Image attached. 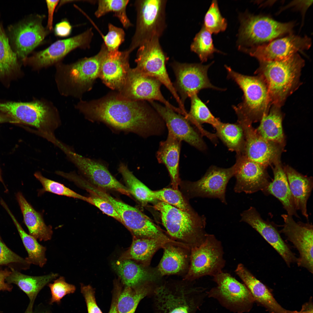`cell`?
<instances>
[{
  "label": "cell",
  "instance_id": "cell-1",
  "mask_svg": "<svg viewBox=\"0 0 313 313\" xmlns=\"http://www.w3.org/2000/svg\"><path fill=\"white\" fill-rule=\"evenodd\" d=\"M76 107L91 121L144 137L160 134L163 126V121L150 104L128 99L119 93L90 101H81Z\"/></svg>",
  "mask_w": 313,
  "mask_h": 313
},
{
  "label": "cell",
  "instance_id": "cell-2",
  "mask_svg": "<svg viewBox=\"0 0 313 313\" xmlns=\"http://www.w3.org/2000/svg\"><path fill=\"white\" fill-rule=\"evenodd\" d=\"M255 72L266 83L272 105L281 107L287 98L301 84L305 61L297 53L279 60L260 61Z\"/></svg>",
  "mask_w": 313,
  "mask_h": 313
},
{
  "label": "cell",
  "instance_id": "cell-3",
  "mask_svg": "<svg viewBox=\"0 0 313 313\" xmlns=\"http://www.w3.org/2000/svg\"><path fill=\"white\" fill-rule=\"evenodd\" d=\"M154 207L159 212L162 224L173 240L191 248L203 242L208 234L204 215L200 216L194 210L183 211L161 201Z\"/></svg>",
  "mask_w": 313,
  "mask_h": 313
},
{
  "label": "cell",
  "instance_id": "cell-4",
  "mask_svg": "<svg viewBox=\"0 0 313 313\" xmlns=\"http://www.w3.org/2000/svg\"><path fill=\"white\" fill-rule=\"evenodd\" d=\"M107 51L103 43L99 52L94 56L70 64L57 63L56 80L60 92L65 96L79 97L90 90L94 82L99 77L102 62Z\"/></svg>",
  "mask_w": 313,
  "mask_h": 313
},
{
  "label": "cell",
  "instance_id": "cell-5",
  "mask_svg": "<svg viewBox=\"0 0 313 313\" xmlns=\"http://www.w3.org/2000/svg\"><path fill=\"white\" fill-rule=\"evenodd\" d=\"M227 77L234 81L242 91V101L233 106L237 121L252 123L260 120L272 105L267 84L260 76H249L236 72L226 65Z\"/></svg>",
  "mask_w": 313,
  "mask_h": 313
},
{
  "label": "cell",
  "instance_id": "cell-6",
  "mask_svg": "<svg viewBox=\"0 0 313 313\" xmlns=\"http://www.w3.org/2000/svg\"><path fill=\"white\" fill-rule=\"evenodd\" d=\"M0 111L35 128L37 135L51 142L56 137L55 130L61 124L57 109L49 103L37 100L30 102L0 103Z\"/></svg>",
  "mask_w": 313,
  "mask_h": 313
},
{
  "label": "cell",
  "instance_id": "cell-7",
  "mask_svg": "<svg viewBox=\"0 0 313 313\" xmlns=\"http://www.w3.org/2000/svg\"><path fill=\"white\" fill-rule=\"evenodd\" d=\"M206 288L183 283H165L152 294L156 313H196L207 297Z\"/></svg>",
  "mask_w": 313,
  "mask_h": 313
},
{
  "label": "cell",
  "instance_id": "cell-8",
  "mask_svg": "<svg viewBox=\"0 0 313 313\" xmlns=\"http://www.w3.org/2000/svg\"><path fill=\"white\" fill-rule=\"evenodd\" d=\"M237 45L244 50L267 43L286 34H292L294 23H283L269 16L245 12L240 14Z\"/></svg>",
  "mask_w": 313,
  "mask_h": 313
},
{
  "label": "cell",
  "instance_id": "cell-9",
  "mask_svg": "<svg viewBox=\"0 0 313 313\" xmlns=\"http://www.w3.org/2000/svg\"><path fill=\"white\" fill-rule=\"evenodd\" d=\"M166 0H140L135 2V30L128 50L131 53L144 43L160 39L166 26Z\"/></svg>",
  "mask_w": 313,
  "mask_h": 313
},
{
  "label": "cell",
  "instance_id": "cell-10",
  "mask_svg": "<svg viewBox=\"0 0 313 313\" xmlns=\"http://www.w3.org/2000/svg\"><path fill=\"white\" fill-rule=\"evenodd\" d=\"M221 242L207 234L200 245L191 248L190 265L185 280L192 281L205 276H214L223 271L226 261Z\"/></svg>",
  "mask_w": 313,
  "mask_h": 313
},
{
  "label": "cell",
  "instance_id": "cell-11",
  "mask_svg": "<svg viewBox=\"0 0 313 313\" xmlns=\"http://www.w3.org/2000/svg\"><path fill=\"white\" fill-rule=\"evenodd\" d=\"M216 286L208 291L207 297L215 299L223 307L234 313H247L254 300L243 283L223 271L213 277Z\"/></svg>",
  "mask_w": 313,
  "mask_h": 313
},
{
  "label": "cell",
  "instance_id": "cell-12",
  "mask_svg": "<svg viewBox=\"0 0 313 313\" xmlns=\"http://www.w3.org/2000/svg\"><path fill=\"white\" fill-rule=\"evenodd\" d=\"M168 60L163 50L159 39H154L146 42L138 48L135 68L141 73L155 78L170 91L177 103L179 108L184 110L185 108L172 82L166 68Z\"/></svg>",
  "mask_w": 313,
  "mask_h": 313
},
{
  "label": "cell",
  "instance_id": "cell-13",
  "mask_svg": "<svg viewBox=\"0 0 313 313\" xmlns=\"http://www.w3.org/2000/svg\"><path fill=\"white\" fill-rule=\"evenodd\" d=\"M61 150L83 177L91 184L104 190L114 191L130 196V192L126 186L112 174L105 165L76 153L66 145L63 146Z\"/></svg>",
  "mask_w": 313,
  "mask_h": 313
},
{
  "label": "cell",
  "instance_id": "cell-14",
  "mask_svg": "<svg viewBox=\"0 0 313 313\" xmlns=\"http://www.w3.org/2000/svg\"><path fill=\"white\" fill-rule=\"evenodd\" d=\"M213 63L203 65L174 61L171 63L176 77L173 84L183 104L187 98L198 94L202 89L210 88L223 90L213 85L208 78V70Z\"/></svg>",
  "mask_w": 313,
  "mask_h": 313
},
{
  "label": "cell",
  "instance_id": "cell-15",
  "mask_svg": "<svg viewBox=\"0 0 313 313\" xmlns=\"http://www.w3.org/2000/svg\"><path fill=\"white\" fill-rule=\"evenodd\" d=\"M161 83L154 78L145 75L135 68H130L125 84L119 94L123 97L134 101L156 100L176 113L183 116L184 113L167 100L160 90Z\"/></svg>",
  "mask_w": 313,
  "mask_h": 313
},
{
  "label": "cell",
  "instance_id": "cell-16",
  "mask_svg": "<svg viewBox=\"0 0 313 313\" xmlns=\"http://www.w3.org/2000/svg\"><path fill=\"white\" fill-rule=\"evenodd\" d=\"M235 172L234 164L228 168L212 166L200 179L188 183V188L190 196L217 199L227 205L226 189Z\"/></svg>",
  "mask_w": 313,
  "mask_h": 313
},
{
  "label": "cell",
  "instance_id": "cell-17",
  "mask_svg": "<svg viewBox=\"0 0 313 313\" xmlns=\"http://www.w3.org/2000/svg\"><path fill=\"white\" fill-rule=\"evenodd\" d=\"M93 36L92 28H90L73 37L58 40L46 48L34 52L23 60L36 69L57 63L75 49L89 48Z\"/></svg>",
  "mask_w": 313,
  "mask_h": 313
},
{
  "label": "cell",
  "instance_id": "cell-18",
  "mask_svg": "<svg viewBox=\"0 0 313 313\" xmlns=\"http://www.w3.org/2000/svg\"><path fill=\"white\" fill-rule=\"evenodd\" d=\"M284 224L281 232L296 248L299 253L296 263L312 274L313 269V226L309 222H296L292 216L281 215Z\"/></svg>",
  "mask_w": 313,
  "mask_h": 313
},
{
  "label": "cell",
  "instance_id": "cell-19",
  "mask_svg": "<svg viewBox=\"0 0 313 313\" xmlns=\"http://www.w3.org/2000/svg\"><path fill=\"white\" fill-rule=\"evenodd\" d=\"M45 17L32 15L12 28L11 39L17 57L25 59L51 32L43 25Z\"/></svg>",
  "mask_w": 313,
  "mask_h": 313
},
{
  "label": "cell",
  "instance_id": "cell-20",
  "mask_svg": "<svg viewBox=\"0 0 313 313\" xmlns=\"http://www.w3.org/2000/svg\"><path fill=\"white\" fill-rule=\"evenodd\" d=\"M311 39L292 34L283 38L243 51L256 58L259 61L281 60L288 58L299 51L308 49L311 46Z\"/></svg>",
  "mask_w": 313,
  "mask_h": 313
},
{
  "label": "cell",
  "instance_id": "cell-21",
  "mask_svg": "<svg viewBox=\"0 0 313 313\" xmlns=\"http://www.w3.org/2000/svg\"><path fill=\"white\" fill-rule=\"evenodd\" d=\"M234 176V191L236 193L251 194L263 191L270 181L266 167L252 161L242 154H236Z\"/></svg>",
  "mask_w": 313,
  "mask_h": 313
},
{
  "label": "cell",
  "instance_id": "cell-22",
  "mask_svg": "<svg viewBox=\"0 0 313 313\" xmlns=\"http://www.w3.org/2000/svg\"><path fill=\"white\" fill-rule=\"evenodd\" d=\"M242 126L245 138L242 154L249 159L266 168L280 160L283 147L261 137L248 121L237 122Z\"/></svg>",
  "mask_w": 313,
  "mask_h": 313
},
{
  "label": "cell",
  "instance_id": "cell-23",
  "mask_svg": "<svg viewBox=\"0 0 313 313\" xmlns=\"http://www.w3.org/2000/svg\"><path fill=\"white\" fill-rule=\"evenodd\" d=\"M240 222H243L256 230L274 249L290 266L296 262L297 258L281 238L279 232L271 222L264 220L254 207L243 211Z\"/></svg>",
  "mask_w": 313,
  "mask_h": 313
},
{
  "label": "cell",
  "instance_id": "cell-24",
  "mask_svg": "<svg viewBox=\"0 0 313 313\" xmlns=\"http://www.w3.org/2000/svg\"><path fill=\"white\" fill-rule=\"evenodd\" d=\"M165 122L168 132L181 141H183L199 150L207 149L201 135L183 115L154 101L149 102Z\"/></svg>",
  "mask_w": 313,
  "mask_h": 313
},
{
  "label": "cell",
  "instance_id": "cell-25",
  "mask_svg": "<svg viewBox=\"0 0 313 313\" xmlns=\"http://www.w3.org/2000/svg\"><path fill=\"white\" fill-rule=\"evenodd\" d=\"M131 53L126 50L107 52L103 59L99 77L107 86L119 91L123 87L130 69L129 62Z\"/></svg>",
  "mask_w": 313,
  "mask_h": 313
},
{
  "label": "cell",
  "instance_id": "cell-26",
  "mask_svg": "<svg viewBox=\"0 0 313 313\" xmlns=\"http://www.w3.org/2000/svg\"><path fill=\"white\" fill-rule=\"evenodd\" d=\"M234 271L250 292L255 303L264 308L269 313H296V311L288 310L283 307L269 288L256 278L243 264L239 263Z\"/></svg>",
  "mask_w": 313,
  "mask_h": 313
},
{
  "label": "cell",
  "instance_id": "cell-27",
  "mask_svg": "<svg viewBox=\"0 0 313 313\" xmlns=\"http://www.w3.org/2000/svg\"><path fill=\"white\" fill-rule=\"evenodd\" d=\"M163 254L158 266L160 276L187 272L190 265L191 248L183 244L168 242L163 246Z\"/></svg>",
  "mask_w": 313,
  "mask_h": 313
},
{
  "label": "cell",
  "instance_id": "cell-28",
  "mask_svg": "<svg viewBox=\"0 0 313 313\" xmlns=\"http://www.w3.org/2000/svg\"><path fill=\"white\" fill-rule=\"evenodd\" d=\"M112 265L125 286L134 287L153 283L158 278L157 274H159L158 272L131 260H119L114 262Z\"/></svg>",
  "mask_w": 313,
  "mask_h": 313
},
{
  "label": "cell",
  "instance_id": "cell-29",
  "mask_svg": "<svg viewBox=\"0 0 313 313\" xmlns=\"http://www.w3.org/2000/svg\"><path fill=\"white\" fill-rule=\"evenodd\" d=\"M168 132L166 140L160 142L156 157L158 162L166 167L171 179L172 188L178 189L180 183L179 163L181 141Z\"/></svg>",
  "mask_w": 313,
  "mask_h": 313
},
{
  "label": "cell",
  "instance_id": "cell-30",
  "mask_svg": "<svg viewBox=\"0 0 313 313\" xmlns=\"http://www.w3.org/2000/svg\"><path fill=\"white\" fill-rule=\"evenodd\" d=\"M274 164L273 180L262 192L265 195H272L277 198L287 214L299 218L284 169L280 161Z\"/></svg>",
  "mask_w": 313,
  "mask_h": 313
},
{
  "label": "cell",
  "instance_id": "cell-31",
  "mask_svg": "<svg viewBox=\"0 0 313 313\" xmlns=\"http://www.w3.org/2000/svg\"><path fill=\"white\" fill-rule=\"evenodd\" d=\"M284 169L296 208L308 220L307 205L313 189V179L302 174L290 166H287Z\"/></svg>",
  "mask_w": 313,
  "mask_h": 313
},
{
  "label": "cell",
  "instance_id": "cell-32",
  "mask_svg": "<svg viewBox=\"0 0 313 313\" xmlns=\"http://www.w3.org/2000/svg\"><path fill=\"white\" fill-rule=\"evenodd\" d=\"M17 197L29 234L40 241L51 240L53 233L52 226L46 224L41 214L34 208L21 193H18Z\"/></svg>",
  "mask_w": 313,
  "mask_h": 313
},
{
  "label": "cell",
  "instance_id": "cell-33",
  "mask_svg": "<svg viewBox=\"0 0 313 313\" xmlns=\"http://www.w3.org/2000/svg\"><path fill=\"white\" fill-rule=\"evenodd\" d=\"M168 242L177 243L175 241L162 239L133 238L130 248L123 254L119 260H134L148 266L156 252Z\"/></svg>",
  "mask_w": 313,
  "mask_h": 313
},
{
  "label": "cell",
  "instance_id": "cell-34",
  "mask_svg": "<svg viewBox=\"0 0 313 313\" xmlns=\"http://www.w3.org/2000/svg\"><path fill=\"white\" fill-rule=\"evenodd\" d=\"M11 272L6 279L9 283L17 285L29 297L28 306L33 307L38 293L46 285L59 276L58 274L51 272L41 276H31L23 274L19 271L11 269Z\"/></svg>",
  "mask_w": 313,
  "mask_h": 313
},
{
  "label": "cell",
  "instance_id": "cell-35",
  "mask_svg": "<svg viewBox=\"0 0 313 313\" xmlns=\"http://www.w3.org/2000/svg\"><path fill=\"white\" fill-rule=\"evenodd\" d=\"M281 108L272 105L268 113L260 120L256 130L264 139L283 147L285 138L282 125L283 114Z\"/></svg>",
  "mask_w": 313,
  "mask_h": 313
},
{
  "label": "cell",
  "instance_id": "cell-36",
  "mask_svg": "<svg viewBox=\"0 0 313 313\" xmlns=\"http://www.w3.org/2000/svg\"><path fill=\"white\" fill-rule=\"evenodd\" d=\"M2 205L10 215L17 229L28 254L26 259L30 264L43 267L47 260L46 254V248L40 244L37 239L24 230L5 203Z\"/></svg>",
  "mask_w": 313,
  "mask_h": 313
},
{
  "label": "cell",
  "instance_id": "cell-37",
  "mask_svg": "<svg viewBox=\"0 0 313 313\" xmlns=\"http://www.w3.org/2000/svg\"><path fill=\"white\" fill-rule=\"evenodd\" d=\"M155 287L153 283L134 287L125 286L121 289L117 303L118 313H134L141 301L152 294Z\"/></svg>",
  "mask_w": 313,
  "mask_h": 313
},
{
  "label": "cell",
  "instance_id": "cell-38",
  "mask_svg": "<svg viewBox=\"0 0 313 313\" xmlns=\"http://www.w3.org/2000/svg\"><path fill=\"white\" fill-rule=\"evenodd\" d=\"M190 98L191 107L188 113L190 116L189 121L197 127L202 135L212 140L214 137V134L204 130L201 124L208 123L215 129L221 121L213 115L207 106L199 98L197 94L192 95Z\"/></svg>",
  "mask_w": 313,
  "mask_h": 313
},
{
  "label": "cell",
  "instance_id": "cell-39",
  "mask_svg": "<svg viewBox=\"0 0 313 313\" xmlns=\"http://www.w3.org/2000/svg\"><path fill=\"white\" fill-rule=\"evenodd\" d=\"M215 129L216 135L227 147L230 151L236 154H242L244 150L245 138L241 125L221 122Z\"/></svg>",
  "mask_w": 313,
  "mask_h": 313
},
{
  "label": "cell",
  "instance_id": "cell-40",
  "mask_svg": "<svg viewBox=\"0 0 313 313\" xmlns=\"http://www.w3.org/2000/svg\"><path fill=\"white\" fill-rule=\"evenodd\" d=\"M118 170L130 194L142 204L145 205L157 201L154 197V191L150 189L139 180L129 170L126 164L121 163Z\"/></svg>",
  "mask_w": 313,
  "mask_h": 313
},
{
  "label": "cell",
  "instance_id": "cell-41",
  "mask_svg": "<svg viewBox=\"0 0 313 313\" xmlns=\"http://www.w3.org/2000/svg\"><path fill=\"white\" fill-rule=\"evenodd\" d=\"M129 1V0H99L94 14L97 17L100 18L109 12L114 13V16L118 19L123 27L127 29L132 26L126 12Z\"/></svg>",
  "mask_w": 313,
  "mask_h": 313
},
{
  "label": "cell",
  "instance_id": "cell-42",
  "mask_svg": "<svg viewBox=\"0 0 313 313\" xmlns=\"http://www.w3.org/2000/svg\"><path fill=\"white\" fill-rule=\"evenodd\" d=\"M211 34L203 25L190 45L191 50L197 55L202 62L213 57L214 52L222 53L214 47Z\"/></svg>",
  "mask_w": 313,
  "mask_h": 313
},
{
  "label": "cell",
  "instance_id": "cell-43",
  "mask_svg": "<svg viewBox=\"0 0 313 313\" xmlns=\"http://www.w3.org/2000/svg\"><path fill=\"white\" fill-rule=\"evenodd\" d=\"M18 67L17 55L0 24V76L10 73Z\"/></svg>",
  "mask_w": 313,
  "mask_h": 313
},
{
  "label": "cell",
  "instance_id": "cell-44",
  "mask_svg": "<svg viewBox=\"0 0 313 313\" xmlns=\"http://www.w3.org/2000/svg\"><path fill=\"white\" fill-rule=\"evenodd\" d=\"M34 175L43 186V188L40 190V193L48 192L57 195L79 199L87 202V197L77 193L61 183L46 178L40 172H37Z\"/></svg>",
  "mask_w": 313,
  "mask_h": 313
},
{
  "label": "cell",
  "instance_id": "cell-45",
  "mask_svg": "<svg viewBox=\"0 0 313 313\" xmlns=\"http://www.w3.org/2000/svg\"><path fill=\"white\" fill-rule=\"evenodd\" d=\"M203 25L211 34H217L226 30L227 21L221 14L217 1L212 2L205 16Z\"/></svg>",
  "mask_w": 313,
  "mask_h": 313
},
{
  "label": "cell",
  "instance_id": "cell-46",
  "mask_svg": "<svg viewBox=\"0 0 313 313\" xmlns=\"http://www.w3.org/2000/svg\"><path fill=\"white\" fill-rule=\"evenodd\" d=\"M154 193L156 200L164 202L186 212H190L194 210L178 189L165 188L154 191Z\"/></svg>",
  "mask_w": 313,
  "mask_h": 313
},
{
  "label": "cell",
  "instance_id": "cell-47",
  "mask_svg": "<svg viewBox=\"0 0 313 313\" xmlns=\"http://www.w3.org/2000/svg\"><path fill=\"white\" fill-rule=\"evenodd\" d=\"M31 265L9 249L0 238V266H7L19 271L28 269Z\"/></svg>",
  "mask_w": 313,
  "mask_h": 313
},
{
  "label": "cell",
  "instance_id": "cell-48",
  "mask_svg": "<svg viewBox=\"0 0 313 313\" xmlns=\"http://www.w3.org/2000/svg\"><path fill=\"white\" fill-rule=\"evenodd\" d=\"M48 285L51 294L50 304L54 303H59L64 296L74 293L76 290L75 286L66 282L65 278L62 276L56 279L52 283H49Z\"/></svg>",
  "mask_w": 313,
  "mask_h": 313
},
{
  "label": "cell",
  "instance_id": "cell-49",
  "mask_svg": "<svg viewBox=\"0 0 313 313\" xmlns=\"http://www.w3.org/2000/svg\"><path fill=\"white\" fill-rule=\"evenodd\" d=\"M125 34L124 30L111 23L108 24V32L103 37L104 43L108 52L119 50V47L125 40Z\"/></svg>",
  "mask_w": 313,
  "mask_h": 313
},
{
  "label": "cell",
  "instance_id": "cell-50",
  "mask_svg": "<svg viewBox=\"0 0 313 313\" xmlns=\"http://www.w3.org/2000/svg\"><path fill=\"white\" fill-rule=\"evenodd\" d=\"M90 194V195L87 197V202L94 205L105 214L123 224L122 219L109 202L97 195Z\"/></svg>",
  "mask_w": 313,
  "mask_h": 313
},
{
  "label": "cell",
  "instance_id": "cell-51",
  "mask_svg": "<svg viewBox=\"0 0 313 313\" xmlns=\"http://www.w3.org/2000/svg\"><path fill=\"white\" fill-rule=\"evenodd\" d=\"M81 290L85 299L88 313H103L97 303L94 288L90 285L81 283Z\"/></svg>",
  "mask_w": 313,
  "mask_h": 313
},
{
  "label": "cell",
  "instance_id": "cell-52",
  "mask_svg": "<svg viewBox=\"0 0 313 313\" xmlns=\"http://www.w3.org/2000/svg\"><path fill=\"white\" fill-rule=\"evenodd\" d=\"M72 31V26L67 21L64 20L57 24L54 28L55 35L61 37L69 35Z\"/></svg>",
  "mask_w": 313,
  "mask_h": 313
},
{
  "label": "cell",
  "instance_id": "cell-53",
  "mask_svg": "<svg viewBox=\"0 0 313 313\" xmlns=\"http://www.w3.org/2000/svg\"><path fill=\"white\" fill-rule=\"evenodd\" d=\"M59 0H46L48 11V19L46 28L50 32L53 29L54 13Z\"/></svg>",
  "mask_w": 313,
  "mask_h": 313
},
{
  "label": "cell",
  "instance_id": "cell-54",
  "mask_svg": "<svg viewBox=\"0 0 313 313\" xmlns=\"http://www.w3.org/2000/svg\"><path fill=\"white\" fill-rule=\"evenodd\" d=\"M11 271L6 269L0 270V291H11L13 288L12 286L7 282L6 279L10 274Z\"/></svg>",
  "mask_w": 313,
  "mask_h": 313
},
{
  "label": "cell",
  "instance_id": "cell-55",
  "mask_svg": "<svg viewBox=\"0 0 313 313\" xmlns=\"http://www.w3.org/2000/svg\"><path fill=\"white\" fill-rule=\"evenodd\" d=\"M121 289L122 288L119 284H114L111 303L108 313H118L117 303Z\"/></svg>",
  "mask_w": 313,
  "mask_h": 313
},
{
  "label": "cell",
  "instance_id": "cell-56",
  "mask_svg": "<svg viewBox=\"0 0 313 313\" xmlns=\"http://www.w3.org/2000/svg\"><path fill=\"white\" fill-rule=\"evenodd\" d=\"M19 123L17 120L8 115L0 113V123Z\"/></svg>",
  "mask_w": 313,
  "mask_h": 313
},
{
  "label": "cell",
  "instance_id": "cell-57",
  "mask_svg": "<svg viewBox=\"0 0 313 313\" xmlns=\"http://www.w3.org/2000/svg\"><path fill=\"white\" fill-rule=\"evenodd\" d=\"M25 313H34L32 311V307L28 306Z\"/></svg>",
  "mask_w": 313,
  "mask_h": 313
},
{
  "label": "cell",
  "instance_id": "cell-58",
  "mask_svg": "<svg viewBox=\"0 0 313 313\" xmlns=\"http://www.w3.org/2000/svg\"><path fill=\"white\" fill-rule=\"evenodd\" d=\"M0 181L1 182H3V180H2V177H1V172L0 170Z\"/></svg>",
  "mask_w": 313,
  "mask_h": 313
},
{
  "label": "cell",
  "instance_id": "cell-59",
  "mask_svg": "<svg viewBox=\"0 0 313 313\" xmlns=\"http://www.w3.org/2000/svg\"><path fill=\"white\" fill-rule=\"evenodd\" d=\"M313 313V312H307V313Z\"/></svg>",
  "mask_w": 313,
  "mask_h": 313
},
{
  "label": "cell",
  "instance_id": "cell-60",
  "mask_svg": "<svg viewBox=\"0 0 313 313\" xmlns=\"http://www.w3.org/2000/svg\"><path fill=\"white\" fill-rule=\"evenodd\" d=\"M0 238H1L0 236Z\"/></svg>",
  "mask_w": 313,
  "mask_h": 313
}]
</instances>
